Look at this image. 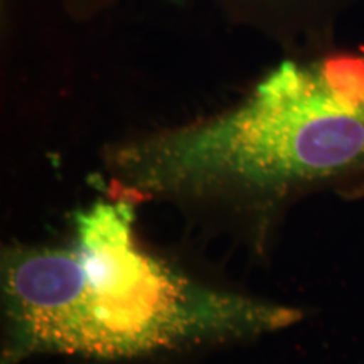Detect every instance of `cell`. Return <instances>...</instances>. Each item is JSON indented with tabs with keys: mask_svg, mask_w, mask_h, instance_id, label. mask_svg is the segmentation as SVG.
Returning a JSON list of instances; mask_svg holds the SVG:
<instances>
[{
	"mask_svg": "<svg viewBox=\"0 0 364 364\" xmlns=\"http://www.w3.org/2000/svg\"><path fill=\"white\" fill-rule=\"evenodd\" d=\"M2 314V364L46 354L134 361L253 339L302 318L150 253L125 196L76 211L63 243L4 250Z\"/></svg>",
	"mask_w": 364,
	"mask_h": 364,
	"instance_id": "obj_1",
	"label": "cell"
},
{
	"mask_svg": "<svg viewBox=\"0 0 364 364\" xmlns=\"http://www.w3.org/2000/svg\"><path fill=\"white\" fill-rule=\"evenodd\" d=\"M125 198L277 206L364 177V54L285 61L235 107L118 144L107 157Z\"/></svg>",
	"mask_w": 364,
	"mask_h": 364,
	"instance_id": "obj_2",
	"label": "cell"
}]
</instances>
